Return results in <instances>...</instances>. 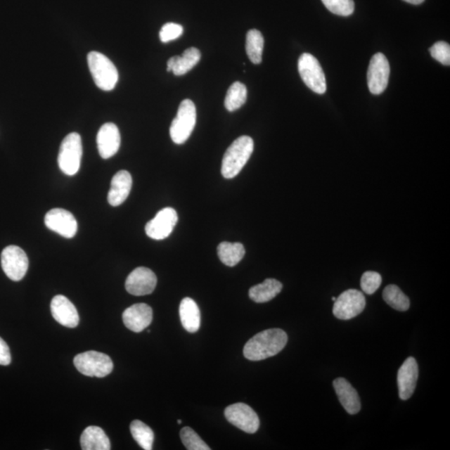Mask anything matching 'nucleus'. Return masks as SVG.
Returning <instances> with one entry per match:
<instances>
[{
  "label": "nucleus",
  "instance_id": "nucleus-20",
  "mask_svg": "<svg viewBox=\"0 0 450 450\" xmlns=\"http://www.w3.org/2000/svg\"><path fill=\"white\" fill-rule=\"evenodd\" d=\"M333 385H334L338 398L345 411L349 415H356L361 409V402H360L356 390L344 378H338L333 382Z\"/></svg>",
  "mask_w": 450,
  "mask_h": 450
},
{
  "label": "nucleus",
  "instance_id": "nucleus-21",
  "mask_svg": "<svg viewBox=\"0 0 450 450\" xmlns=\"http://www.w3.org/2000/svg\"><path fill=\"white\" fill-rule=\"evenodd\" d=\"M201 53L196 48H188L181 56L171 57L167 63V71L181 76L190 72L200 62Z\"/></svg>",
  "mask_w": 450,
  "mask_h": 450
},
{
  "label": "nucleus",
  "instance_id": "nucleus-19",
  "mask_svg": "<svg viewBox=\"0 0 450 450\" xmlns=\"http://www.w3.org/2000/svg\"><path fill=\"white\" fill-rule=\"evenodd\" d=\"M132 176L128 171L120 170L115 174L111 181V186L108 193V201L112 206L122 205L127 200L132 188Z\"/></svg>",
  "mask_w": 450,
  "mask_h": 450
},
{
  "label": "nucleus",
  "instance_id": "nucleus-36",
  "mask_svg": "<svg viewBox=\"0 0 450 450\" xmlns=\"http://www.w3.org/2000/svg\"><path fill=\"white\" fill-rule=\"evenodd\" d=\"M404 1L407 2L409 4H415V6H418V4H421L425 0H404Z\"/></svg>",
  "mask_w": 450,
  "mask_h": 450
},
{
  "label": "nucleus",
  "instance_id": "nucleus-8",
  "mask_svg": "<svg viewBox=\"0 0 450 450\" xmlns=\"http://www.w3.org/2000/svg\"><path fill=\"white\" fill-rule=\"evenodd\" d=\"M366 305V297L362 292L357 290H348L342 292L336 298L333 307V314L337 319L349 321L361 314Z\"/></svg>",
  "mask_w": 450,
  "mask_h": 450
},
{
  "label": "nucleus",
  "instance_id": "nucleus-3",
  "mask_svg": "<svg viewBox=\"0 0 450 450\" xmlns=\"http://www.w3.org/2000/svg\"><path fill=\"white\" fill-rule=\"evenodd\" d=\"M88 65L94 83L105 91L115 88L119 80V73L109 58L100 52L92 51L88 55Z\"/></svg>",
  "mask_w": 450,
  "mask_h": 450
},
{
  "label": "nucleus",
  "instance_id": "nucleus-27",
  "mask_svg": "<svg viewBox=\"0 0 450 450\" xmlns=\"http://www.w3.org/2000/svg\"><path fill=\"white\" fill-rule=\"evenodd\" d=\"M247 100V88L241 82H235L229 88L225 96L224 106L229 112L236 111L243 105Z\"/></svg>",
  "mask_w": 450,
  "mask_h": 450
},
{
  "label": "nucleus",
  "instance_id": "nucleus-10",
  "mask_svg": "<svg viewBox=\"0 0 450 450\" xmlns=\"http://www.w3.org/2000/svg\"><path fill=\"white\" fill-rule=\"evenodd\" d=\"M227 420L248 434H255L259 428V418L253 409L244 403L229 405L225 409Z\"/></svg>",
  "mask_w": 450,
  "mask_h": 450
},
{
  "label": "nucleus",
  "instance_id": "nucleus-37",
  "mask_svg": "<svg viewBox=\"0 0 450 450\" xmlns=\"http://www.w3.org/2000/svg\"><path fill=\"white\" fill-rule=\"evenodd\" d=\"M178 424H179V425H181V424H182V421H181V420H178Z\"/></svg>",
  "mask_w": 450,
  "mask_h": 450
},
{
  "label": "nucleus",
  "instance_id": "nucleus-22",
  "mask_svg": "<svg viewBox=\"0 0 450 450\" xmlns=\"http://www.w3.org/2000/svg\"><path fill=\"white\" fill-rule=\"evenodd\" d=\"M83 450H110V440L100 427L89 426L80 438Z\"/></svg>",
  "mask_w": 450,
  "mask_h": 450
},
{
  "label": "nucleus",
  "instance_id": "nucleus-30",
  "mask_svg": "<svg viewBox=\"0 0 450 450\" xmlns=\"http://www.w3.org/2000/svg\"><path fill=\"white\" fill-rule=\"evenodd\" d=\"M180 438L188 450H210V448L205 443L196 432L190 427H184L180 431Z\"/></svg>",
  "mask_w": 450,
  "mask_h": 450
},
{
  "label": "nucleus",
  "instance_id": "nucleus-9",
  "mask_svg": "<svg viewBox=\"0 0 450 450\" xmlns=\"http://www.w3.org/2000/svg\"><path fill=\"white\" fill-rule=\"evenodd\" d=\"M1 265L8 278L13 281H20L28 271V256L20 247L8 246L2 252Z\"/></svg>",
  "mask_w": 450,
  "mask_h": 450
},
{
  "label": "nucleus",
  "instance_id": "nucleus-7",
  "mask_svg": "<svg viewBox=\"0 0 450 450\" xmlns=\"http://www.w3.org/2000/svg\"><path fill=\"white\" fill-rule=\"evenodd\" d=\"M299 73L304 83L314 93L323 94L326 92V75L317 58L304 53L299 58Z\"/></svg>",
  "mask_w": 450,
  "mask_h": 450
},
{
  "label": "nucleus",
  "instance_id": "nucleus-18",
  "mask_svg": "<svg viewBox=\"0 0 450 450\" xmlns=\"http://www.w3.org/2000/svg\"><path fill=\"white\" fill-rule=\"evenodd\" d=\"M153 321V310L146 304L130 306L123 313L124 326L134 333H141L150 326Z\"/></svg>",
  "mask_w": 450,
  "mask_h": 450
},
{
  "label": "nucleus",
  "instance_id": "nucleus-34",
  "mask_svg": "<svg viewBox=\"0 0 450 450\" xmlns=\"http://www.w3.org/2000/svg\"><path fill=\"white\" fill-rule=\"evenodd\" d=\"M183 33L182 25L175 24V22H167L160 30V39L161 42L168 43L179 39Z\"/></svg>",
  "mask_w": 450,
  "mask_h": 450
},
{
  "label": "nucleus",
  "instance_id": "nucleus-11",
  "mask_svg": "<svg viewBox=\"0 0 450 450\" xmlns=\"http://www.w3.org/2000/svg\"><path fill=\"white\" fill-rule=\"evenodd\" d=\"M390 67L388 60L382 53H377L371 58L368 66L367 80L370 91L379 96L388 86Z\"/></svg>",
  "mask_w": 450,
  "mask_h": 450
},
{
  "label": "nucleus",
  "instance_id": "nucleus-28",
  "mask_svg": "<svg viewBox=\"0 0 450 450\" xmlns=\"http://www.w3.org/2000/svg\"><path fill=\"white\" fill-rule=\"evenodd\" d=\"M130 432L139 446L146 450L153 449V443L155 439L154 432L145 423L141 420H134L130 425Z\"/></svg>",
  "mask_w": 450,
  "mask_h": 450
},
{
  "label": "nucleus",
  "instance_id": "nucleus-16",
  "mask_svg": "<svg viewBox=\"0 0 450 450\" xmlns=\"http://www.w3.org/2000/svg\"><path fill=\"white\" fill-rule=\"evenodd\" d=\"M98 153L103 159L107 160L114 156L120 147V133L115 124L106 123L102 125L97 134Z\"/></svg>",
  "mask_w": 450,
  "mask_h": 450
},
{
  "label": "nucleus",
  "instance_id": "nucleus-5",
  "mask_svg": "<svg viewBox=\"0 0 450 450\" xmlns=\"http://www.w3.org/2000/svg\"><path fill=\"white\" fill-rule=\"evenodd\" d=\"M83 147L80 135L77 133L68 134L62 141L58 153V163L62 172L67 175H75L80 168Z\"/></svg>",
  "mask_w": 450,
  "mask_h": 450
},
{
  "label": "nucleus",
  "instance_id": "nucleus-38",
  "mask_svg": "<svg viewBox=\"0 0 450 450\" xmlns=\"http://www.w3.org/2000/svg\"><path fill=\"white\" fill-rule=\"evenodd\" d=\"M332 300L334 301V302H335V301L336 300L335 297H333Z\"/></svg>",
  "mask_w": 450,
  "mask_h": 450
},
{
  "label": "nucleus",
  "instance_id": "nucleus-24",
  "mask_svg": "<svg viewBox=\"0 0 450 450\" xmlns=\"http://www.w3.org/2000/svg\"><path fill=\"white\" fill-rule=\"evenodd\" d=\"M283 289L282 283L274 278H267L262 283L252 287L250 290V298L256 303H266L280 294Z\"/></svg>",
  "mask_w": 450,
  "mask_h": 450
},
{
  "label": "nucleus",
  "instance_id": "nucleus-6",
  "mask_svg": "<svg viewBox=\"0 0 450 450\" xmlns=\"http://www.w3.org/2000/svg\"><path fill=\"white\" fill-rule=\"evenodd\" d=\"M74 364L81 373L89 377H105L109 375L114 368V364L110 357L97 351H87L76 355Z\"/></svg>",
  "mask_w": 450,
  "mask_h": 450
},
{
  "label": "nucleus",
  "instance_id": "nucleus-1",
  "mask_svg": "<svg viewBox=\"0 0 450 450\" xmlns=\"http://www.w3.org/2000/svg\"><path fill=\"white\" fill-rule=\"evenodd\" d=\"M288 342L286 333L281 328H269L255 335L247 342L244 355L252 361H259L278 354L285 347Z\"/></svg>",
  "mask_w": 450,
  "mask_h": 450
},
{
  "label": "nucleus",
  "instance_id": "nucleus-13",
  "mask_svg": "<svg viewBox=\"0 0 450 450\" xmlns=\"http://www.w3.org/2000/svg\"><path fill=\"white\" fill-rule=\"evenodd\" d=\"M44 223L49 229L67 238L75 237L78 231L75 216L63 209L49 210L45 215Z\"/></svg>",
  "mask_w": 450,
  "mask_h": 450
},
{
  "label": "nucleus",
  "instance_id": "nucleus-25",
  "mask_svg": "<svg viewBox=\"0 0 450 450\" xmlns=\"http://www.w3.org/2000/svg\"><path fill=\"white\" fill-rule=\"evenodd\" d=\"M245 255V247L240 243L223 242L218 246L219 259L229 267L236 266L244 258Z\"/></svg>",
  "mask_w": 450,
  "mask_h": 450
},
{
  "label": "nucleus",
  "instance_id": "nucleus-31",
  "mask_svg": "<svg viewBox=\"0 0 450 450\" xmlns=\"http://www.w3.org/2000/svg\"><path fill=\"white\" fill-rule=\"evenodd\" d=\"M331 13L340 16H349L354 11V0H322Z\"/></svg>",
  "mask_w": 450,
  "mask_h": 450
},
{
  "label": "nucleus",
  "instance_id": "nucleus-35",
  "mask_svg": "<svg viewBox=\"0 0 450 450\" xmlns=\"http://www.w3.org/2000/svg\"><path fill=\"white\" fill-rule=\"evenodd\" d=\"M11 363V349L6 342L0 337V366H7Z\"/></svg>",
  "mask_w": 450,
  "mask_h": 450
},
{
  "label": "nucleus",
  "instance_id": "nucleus-26",
  "mask_svg": "<svg viewBox=\"0 0 450 450\" xmlns=\"http://www.w3.org/2000/svg\"><path fill=\"white\" fill-rule=\"evenodd\" d=\"M264 39L257 30H250L246 35V53L250 60L255 65L262 62Z\"/></svg>",
  "mask_w": 450,
  "mask_h": 450
},
{
  "label": "nucleus",
  "instance_id": "nucleus-14",
  "mask_svg": "<svg viewBox=\"0 0 450 450\" xmlns=\"http://www.w3.org/2000/svg\"><path fill=\"white\" fill-rule=\"evenodd\" d=\"M156 285L155 274L146 267H139L133 270L125 282L126 290L135 296L150 295L155 290Z\"/></svg>",
  "mask_w": 450,
  "mask_h": 450
},
{
  "label": "nucleus",
  "instance_id": "nucleus-23",
  "mask_svg": "<svg viewBox=\"0 0 450 450\" xmlns=\"http://www.w3.org/2000/svg\"><path fill=\"white\" fill-rule=\"evenodd\" d=\"M179 316L184 330L188 333H195L200 327V311L195 301L184 298L179 306Z\"/></svg>",
  "mask_w": 450,
  "mask_h": 450
},
{
  "label": "nucleus",
  "instance_id": "nucleus-32",
  "mask_svg": "<svg viewBox=\"0 0 450 450\" xmlns=\"http://www.w3.org/2000/svg\"><path fill=\"white\" fill-rule=\"evenodd\" d=\"M382 283V277L379 273L367 271L361 278L362 290L367 295H373L379 289Z\"/></svg>",
  "mask_w": 450,
  "mask_h": 450
},
{
  "label": "nucleus",
  "instance_id": "nucleus-12",
  "mask_svg": "<svg viewBox=\"0 0 450 450\" xmlns=\"http://www.w3.org/2000/svg\"><path fill=\"white\" fill-rule=\"evenodd\" d=\"M178 222V214L174 209L167 207L159 211L155 217L148 222L146 226V235L155 240L168 238L173 232Z\"/></svg>",
  "mask_w": 450,
  "mask_h": 450
},
{
  "label": "nucleus",
  "instance_id": "nucleus-4",
  "mask_svg": "<svg viewBox=\"0 0 450 450\" xmlns=\"http://www.w3.org/2000/svg\"><path fill=\"white\" fill-rule=\"evenodd\" d=\"M197 119L196 107L191 100H184L180 103L177 115L172 121L169 129L171 139L176 145H182L188 141L195 127Z\"/></svg>",
  "mask_w": 450,
  "mask_h": 450
},
{
  "label": "nucleus",
  "instance_id": "nucleus-17",
  "mask_svg": "<svg viewBox=\"0 0 450 450\" xmlns=\"http://www.w3.org/2000/svg\"><path fill=\"white\" fill-rule=\"evenodd\" d=\"M51 313L53 319L67 328L77 327L79 316L75 306L64 295L53 297L51 304Z\"/></svg>",
  "mask_w": 450,
  "mask_h": 450
},
{
  "label": "nucleus",
  "instance_id": "nucleus-2",
  "mask_svg": "<svg viewBox=\"0 0 450 450\" xmlns=\"http://www.w3.org/2000/svg\"><path fill=\"white\" fill-rule=\"evenodd\" d=\"M254 151V141L250 136L238 137L228 148L223 158L221 173L225 179L237 176Z\"/></svg>",
  "mask_w": 450,
  "mask_h": 450
},
{
  "label": "nucleus",
  "instance_id": "nucleus-15",
  "mask_svg": "<svg viewBox=\"0 0 450 450\" xmlns=\"http://www.w3.org/2000/svg\"><path fill=\"white\" fill-rule=\"evenodd\" d=\"M418 377V366L416 359L409 357L398 371V387L399 398L407 400L415 392Z\"/></svg>",
  "mask_w": 450,
  "mask_h": 450
},
{
  "label": "nucleus",
  "instance_id": "nucleus-29",
  "mask_svg": "<svg viewBox=\"0 0 450 450\" xmlns=\"http://www.w3.org/2000/svg\"><path fill=\"white\" fill-rule=\"evenodd\" d=\"M382 298L390 307L398 310V311H407L411 306L408 297L398 286L394 285L385 288L382 292Z\"/></svg>",
  "mask_w": 450,
  "mask_h": 450
},
{
  "label": "nucleus",
  "instance_id": "nucleus-33",
  "mask_svg": "<svg viewBox=\"0 0 450 450\" xmlns=\"http://www.w3.org/2000/svg\"><path fill=\"white\" fill-rule=\"evenodd\" d=\"M430 55L444 65H450V46L446 42L439 41L435 43L430 49Z\"/></svg>",
  "mask_w": 450,
  "mask_h": 450
}]
</instances>
